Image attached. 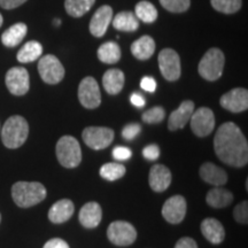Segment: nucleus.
Here are the masks:
<instances>
[{
    "label": "nucleus",
    "instance_id": "40",
    "mask_svg": "<svg viewBox=\"0 0 248 248\" xmlns=\"http://www.w3.org/2000/svg\"><path fill=\"white\" fill-rule=\"evenodd\" d=\"M43 248H70L69 245L67 244V241H64L61 238H53V239H49L46 241Z\"/></svg>",
    "mask_w": 248,
    "mask_h": 248
},
{
    "label": "nucleus",
    "instance_id": "2",
    "mask_svg": "<svg viewBox=\"0 0 248 248\" xmlns=\"http://www.w3.org/2000/svg\"><path fill=\"white\" fill-rule=\"evenodd\" d=\"M47 195L45 186L38 182H17L12 186V198L21 208H29L42 202Z\"/></svg>",
    "mask_w": 248,
    "mask_h": 248
},
{
    "label": "nucleus",
    "instance_id": "22",
    "mask_svg": "<svg viewBox=\"0 0 248 248\" xmlns=\"http://www.w3.org/2000/svg\"><path fill=\"white\" fill-rule=\"evenodd\" d=\"M124 82H125V77H124L123 71L116 69V68L115 69L107 70L104 74V77H102L104 89L106 90L107 93H109L111 95L119 94L122 91Z\"/></svg>",
    "mask_w": 248,
    "mask_h": 248
},
{
    "label": "nucleus",
    "instance_id": "43",
    "mask_svg": "<svg viewBox=\"0 0 248 248\" xmlns=\"http://www.w3.org/2000/svg\"><path fill=\"white\" fill-rule=\"evenodd\" d=\"M130 101H131V104L133 106L138 107V108H141L145 106V99L142 95L139 94V93H132L131 98H130Z\"/></svg>",
    "mask_w": 248,
    "mask_h": 248
},
{
    "label": "nucleus",
    "instance_id": "32",
    "mask_svg": "<svg viewBox=\"0 0 248 248\" xmlns=\"http://www.w3.org/2000/svg\"><path fill=\"white\" fill-rule=\"evenodd\" d=\"M214 9L224 14H233L241 8V0H210Z\"/></svg>",
    "mask_w": 248,
    "mask_h": 248
},
{
    "label": "nucleus",
    "instance_id": "35",
    "mask_svg": "<svg viewBox=\"0 0 248 248\" xmlns=\"http://www.w3.org/2000/svg\"><path fill=\"white\" fill-rule=\"evenodd\" d=\"M234 219L240 224H247L248 222V202L246 200L238 203L233 210Z\"/></svg>",
    "mask_w": 248,
    "mask_h": 248
},
{
    "label": "nucleus",
    "instance_id": "4",
    "mask_svg": "<svg viewBox=\"0 0 248 248\" xmlns=\"http://www.w3.org/2000/svg\"><path fill=\"white\" fill-rule=\"evenodd\" d=\"M57 157L64 168H76L82 162V150L78 140L73 136H63L57 142Z\"/></svg>",
    "mask_w": 248,
    "mask_h": 248
},
{
    "label": "nucleus",
    "instance_id": "34",
    "mask_svg": "<svg viewBox=\"0 0 248 248\" xmlns=\"http://www.w3.org/2000/svg\"><path fill=\"white\" fill-rule=\"evenodd\" d=\"M164 117H166V110H164L162 107L155 106L153 108H151V109L146 110L145 113H142L141 120L142 122L153 124V123L162 122Z\"/></svg>",
    "mask_w": 248,
    "mask_h": 248
},
{
    "label": "nucleus",
    "instance_id": "30",
    "mask_svg": "<svg viewBox=\"0 0 248 248\" xmlns=\"http://www.w3.org/2000/svg\"><path fill=\"white\" fill-rule=\"evenodd\" d=\"M135 15L137 16L138 20L142 21V22L153 23L157 18V9L150 1L142 0V1H139L136 5Z\"/></svg>",
    "mask_w": 248,
    "mask_h": 248
},
{
    "label": "nucleus",
    "instance_id": "38",
    "mask_svg": "<svg viewBox=\"0 0 248 248\" xmlns=\"http://www.w3.org/2000/svg\"><path fill=\"white\" fill-rule=\"evenodd\" d=\"M113 156L114 159L119 161H125L129 160L132 156V152L130 148L124 146H117L113 150Z\"/></svg>",
    "mask_w": 248,
    "mask_h": 248
},
{
    "label": "nucleus",
    "instance_id": "36",
    "mask_svg": "<svg viewBox=\"0 0 248 248\" xmlns=\"http://www.w3.org/2000/svg\"><path fill=\"white\" fill-rule=\"evenodd\" d=\"M141 131V125L138 123H129L122 130V137L125 140H132Z\"/></svg>",
    "mask_w": 248,
    "mask_h": 248
},
{
    "label": "nucleus",
    "instance_id": "19",
    "mask_svg": "<svg viewBox=\"0 0 248 248\" xmlns=\"http://www.w3.org/2000/svg\"><path fill=\"white\" fill-rule=\"evenodd\" d=\"M200 177L203 182L214 186L225 185L228 182V173L221 167L216 166L213 162H206L200 167Z\"/></svg>",
    "mask_w": 248,
    "mask_h": 248
},
{
    "label": "nucleus",
    "instance_id": "17",
    "mask_svg": "<svg viewBox=\"0 0 248 248\" xmlns=\"http://www.w3.org/2000/svg\"><path fill=\"white\" fill-rule=\"evenodd\" d=\"M148 183L154 192H164L171 184V171L163 164H154L150 170Z\"/></svg>",
    "mask_w": 248,
    "mask_h": 248
},
{
    "label": "nucleus",
    "instance_id": "27",
    "mask_svg": "<svg viewBox=\"0 0 248 248\" xmlns=\"http://www.w3.org/2000/svg\"><path fill=\"white\" fill-rule=\"evenodd\" d=\"M43 54V46L36 40H30L17 52V61L21 63H29L36 61Z\"/></svg>",
    "mask_w": 248,
    "mask_h": 248
},
{
    "label": "nucleus",
    "instance_id": "44",
    "mask_svg": "<svg viewBox=\"0 0 248 248\" xmlns=\"http://www.w3.org/2000/svg\"><path fill=\"white\" fill-rule=\"evenodd\" d=\"M2 22H4V18H2V15L0 14V27L2 26Z\"/></svg>",
    "mask_w": 248,
    "mask_h": 248
},
{
    "label": "nucleus",
    "instance_id": "29",
    "mask_svg": "<svg viewBox=\"0 0 248 248\" xmlns=\"http://www.w3.org/2000/svg\"><path fill=\"white\" fill-rule=\"evenodd\" d=\"M94 2L95 0H66L64 7L70 16L80 17L88 13L94 5Z\"/></svg>",
    "mask_w": 248,
    "mask_h": 248
},
{
    "label": "nucleus",
    "instance_id": "6",
    "mask_svg": "<svg viewBox=\"0 0 248 248\" xmlns=\"http://www.w3.org/2000/svg\"><path fill=\"white\" fill-rule=\"evenodd\" d=\"M107 237L110 243L116 246H130L137 239V231L131 223L115 221L108 226Z\"/></svg>",
    "mask_w": 248,
    "mask_h": 248
},
{
    "label": "nucleus",
    "instance_id": "7",
    "mask_svg": "<svg viewBox=\"0 0 248 248\" xmlns=\"http://www.w3.org/2000/svg\"><path fill=\"white\" fill-rule=\"evenodd\" d=\"M38 71L42 79L47 84H58L64 77V68L55 55L47 54L39 59Z\"/></svg>",
    "mask_w": 248,
    "mask_h": 248
},
{
    "label": "nucleus",
    "instance_id": "39",
    "mask_svg": "<svg viewBox=\"0 0 248 248\" xmlns=\"http://www.w3.org/2000/svg\"><path fill=\"white\" fill-rule=\"evenodd\" d=\"M140 86L142 90H145V91L154 92L155 90H156V82H155L153 77L146 76L140 80Z\"/></svg>",
    "mask_w": 248,
    "mask_h": 248
},
{
    "label": "nucleus",
    "instance_id": "46",
    "mask_svg": "<svg viewBox=\"0 0 248 248\" xmlns=\"http://www.w3.org/2000/svg\"><path fill=\"white\" fill-rule=\"evenodd\" d=\"M0 222H1V215H0Z\"/></svg>",
    "mask_w": 248,
    "mask_h": 248
},
{
    "label": "nucleus",
    "instance_id": "26",
    "mask_svg": "<svg viewBox=\"0 0 248 248\" xmlns=\"http://www.w3.org/2000/svg\"><path fill=\"white\" fill-rule=\"evenodd\" d=\"M113 27L120 31L132 32L139 28V20L132 12H121L111 20Z\"/></svg>",
    "mask_w": 248,
    "mask_h": 248
},
{
    "label": "nucleus",
    "instance_id": "31",
    "mask_svg": "<svg viewBox=\"0 0 248 248\" xmlns=\"http://www.w3.org/2000/svg\"><path fill=\"white\" fill-rule=\"evenodd\" d=\"M126 169L122 164L116 162L105 163L100 168V176L104 179L109 182L117 181V179L122 178L125 175Z\"/></svg>",
    "mask_w": 248,
    "mask_h": 248
},
{
    "label": "nucleus",
    "instance_id": "15",
    "mask_svg": "<svg viewBox=\"0 0 248 248\" xmlns=\"http://www.w3.org/2000/svg\"><path fill=\"white\" fill-rule=\"evenodd\" d=\"M113 20V9L110 6L104 5L97 9L90 22V32L100 38L106 33L108 26Z\"/></svg>",
    "mask_w": 248,
    "mask_h": 248
},
{
    "label": "nucleus",
    "instance_id": "28",
    "mask_svg": "<svg viewBox=\"0 0 248 248\" xmlns=\"http://www.w3.org/2000/svg\"><path fill=\"white\" fill-rule=\"evenodd\" d=\"M121 48L115 42H107L102 44L98 49L99 60L104 63L113 64L120 61L121 59Z\"/></svg>",
    "mask_w": 248,
    "mask_h": 248
},
{
    "label": "nucleus",
    "instance_id": "21",
    "mask_svg": "<svg viewBox=\"0 0 248 248\" xmlns=\"http://www.w3.org/2000/svg\"><path fill=\"white\" fill-rule=\"evenodd\" d=\"M75 212L74 202L69 199H61L53 203L48 210V219L55 224L67 222Z\"/></svg>",
    "mask_w": 248,
    "mask_h": 248
},
{
    "label": "nucleus",
    "instance_id": "1",
    "mask_svg": "<svg viewBox=\"0 0 248 248\" xmlns=\"http://www.w3.org/2000/svg\"><path fill=\"white\" fill-rule=\"evenodd\" d=\"M214 150L225 164L241 168L248 163V142L239 126L225 122L219 126L214 138Z\"/></svg>",
    "mask_w": 248,
    "mask_h": 248
},
{
    "label": "nucleus",
    "instance_id": "3",
    "mask_svg": "<svg viewBox=\"0 0 248 248\" xmlns=\"http://www.w3.org/2000/svg\"><path fill=\"white\" fill-rule=\"evenodd\" d=\"M0 132H1L2 144L7 148L15 150L26 142L29 136V124L24 117L14 115L6 121Z\"/></svg>",
    "mask_w": 248,
    "mask_h": 248
},
{
    "label": "nucleus",
    "instance_id": "13",
    "mask_svg": "<svg viewBox=\"0 0 248 248\" xmlns=\"http://www.w3.org/2000/svg\"><path fill=\"white\" fill-rule=\"evenodd\" d=\"M187 202L183 195H173L166 201L162 207V216L170 224H178L185 218Z\"/></svg>",
    "mask_w": 248,
    "mask_h": 248
},
{
    "label": "nucleus",
    "instance_id": "9",
    "mask_svg": "<svg viewBox=\"0 0 248 248\" xmlns=\"http://www.w3.org/2000/svg\"><path fill=\"white\" fill-rule=\"evenodd\" d=\"M159 68L162 76L169 82H175L181 77V59L175 49L163 48L160 52Z\"/></svg>",
    "mask_w": 248,
    "mask_h": 248
},
{
    "label": "nucleus",
    "instance_id": "41",
    "mask_svg": "<svg viewBox=\"0 0 248 248\" xmlns=\"http://www.w3.org/2000/svg\"><path fill=\"white\" fill-rule=\"evenodd\" d=\"M175 248H198V245L192 238L183 237L176 243Z\"/></svg>",
    "mask_w": 248,
    "mask_h": 248
},
{
    "label": "nucleus",
    "instance_id": "16",
    "mask_svg": "<svg viewBox=\"0 0 248 248\" xmlns=\"http://www.w3.org/2000/svg\"><path fill=\"white\" fill-rule=\"evenodd\" d=\"M194 111V102L192 100L183 101L177 109L170 114L168 120V129L170 131H177L183 129L190 122V119Z\"/></svg>",
    "mask_w": 248,
    "mask_h": 248
},
{
    "label": "nucleus",
    "instance_id": "12",
    "mask_svg": "<svg viewBox=\"0 0 248 248\" xmlns=\"http://www.w3.org/2000/svg\"><path fill=\"white\" fill-rule=\"evenodd\" d=\"M6 86L14 95H24L30 89L29 73L23 67H13L6 74Z\"/></svg>",
    "mask_w": 248,
    "mask_h": 248
},
{
    "label": "nucleus",
    "instance_id": "33",
    "mask_svg": "<svg viewBox=\"0 0 248 248\" xmlns=\"http://www.w3.org/2000/svg\"><path fill=\"white\" fill-rule=\"evenodd\" d=\"M160 2L171 13H184L191 5V0H160Z\"/></svg>",
    "mask_w": 248,
    "mask_h": 248
},
{
    "label": "nucleus",
    "instance_id": "45",
    "mask_svg": "<svg viewBox=\"0 0 248 248\" xmlns=\"http://www.w3.org/2000/svg\"><path fill=\"white\" fill-rule=\"evenodd\" d=\"M55 26H59V24H61V21H59V20H55Z\"/></svg>",
    "mask_w": 248,
    "mask_h": 248
},
{
    "label": "nucleus",
    "instance_id": "5",
    "mask_svg": "<svg viewBox=\"0 0 248 248\" xmlns=\"http://www.w3.org/2000/svg\"><path fill=\"white\" fill-rule=\"evenodd\" d=\"M224 64V53L219 48L213 47L204 53L202 59L200 60L198 70H199L200 76L202 78L209 80V82H214L222 76Z\"/></svg>",
    "mask_w": 248,
    "mask_h": 248
},
{
    "label": "nucleus",
    "instance_id": "37",
    "mask_svg": "<svg viewBox=\"0 0 248 248\" xmlns=\"http://www.w3.org/2000/svg\"><path fill=\"white\" fill-rule=\"evenodd\" d=\"M142 156L150 161L157 160L160 156V147L155 144L147 145V146L142 150Z\"/></svg>",
    "mask_w": 248,
    "mask_h": 248
},
{
    "label": "nucleus",
    "instance_id": "14",
    "mask_svg": "<svg viewBox=\"0 0 248 248\" xmlns=\"http://www.w3.org/2000/svg\"><path fill=\"white\" fill-rule=\"evenodd\" d=\"M221 106L231 113H241L248 108V91L246 89L237 88L223 94L219 100Z\"/></svg>",
    "mask_w": 248,
    "mask_h": 248
},
{
    "label": "nucleus",
    "instance_id": "20",
    "mask_svg": "<svg viewBox=\"0 0 248 248\" xmlns=\"http://www.w3.org/2000/svg\"><path fill=\"white\" fill-rule=\"evenodd\" d=\"M201 232L203 237L213 245H219L225 239V230L222 223L216 218H204L201 223Z\"/></svg>",
    "mask_w": 248,
    "mask_h": 248
},
{
    "label": "nucleus",
    "instance_id": "8",
    "mask_svg": "<svg viewBox=\"0 0 248 248\" xmlns=\"http://www.w3.org/2000/svg\"><path fill=\"white\" fill-rule=\"evenodd\" d=\"M82 138L86 146L95 151L105 150L114 140V131L106 126H88L83 130Z\"/></svg>",
    "mask_w": 248,
    "mask_h": 248
},
{
    "label": "nucleus",
    "instance_id": "25",
    "mask_svg": "<svg viewBox=\"0 0 248 248\" xmlns=\"http://www.w3.org/2000/svg\"><path fill=\"white\" fill-rule=\"evenodd\" d=\"M28 28L24 23H15L14 26L9 27L7 30L2 33L1 43L6 47H15L21 44L24 37L27 35Z\"/></svg>",
    "mask_w": 248,
    "mask_h": 248
},
{
    "label": "nucleus",
    "instance_id": "10",
    "mask_svg": "<svg viewBox=\"0 0 248 248\" xmlns=\"http://www.w3.org/2000/svg\"><path fill=\"white\" fill-rule=\"evenodd\" d=\"M192 131L198 137H207L215 128V115L213 110L207 107H200L194 110L190 119Z\"/></svg>",
    "mask_w": 248,
    "mask_h": 248
},
{
    "label": "nucleus",
    "instance_id": "24",
    "mask_svg": "<svg viewBox=\"0 0 248 248\" xmlns=\"http://www.w3.org/2000/svg\"><path fill=\"white\" fill-rule=\"evenodd\" d=\"M155 51V42L150 36H142L132 43L131 53L138 60H148Z\"/></svg>",
    "mask_w": 248,
    "mask_h": 248
},
{
    "label": "nucleus",
    "instance_id": "11",
    "mask_svg": "<svg viewBox=\"0 0 248 248\" xmlns=\"http://www.w3.org/2000/svg\"><path fill=\"white\" fill-rule=\"evenodd\" d=\"M78 100L88 109L98 108L101 104V93L99 85L93 77L88 76L82 79L78 86Z\"/></svg>",
    "mask_w": 248,
    "mask_h": 248
},
{
    "label": "nucleus",
    "instance_id": "18",
    "mask_svg": "<svg viewBox=\"0 0 248 248\" xmlns=\"http://www.w3.org/2000/svg\"><path fill=\"white\" fill-rule=\"evenodd\" d=\"M102 209L98 202H88L82 207L78 214L79 223L86 229H94L100 224Z\"/></svg>",
    "mask_w": 248,
    "mask_h": 248
},
{
    "label": "nucleus",
    "instance_id": "42",
    "mask_svg": "<svg viewBox=\"0 0 248 248\" xmlns=\"http://www.w3.org/2000/svg\"><path fill=\"white\" fill-rule=\"evenodd\" d=\"M26 1L27 0H0V6L4 9H14Z\"/></svg>",
    "mask_w": 248,
    "mask_h": 248
},
{
    "label": "nucleus",
    "instance_id": "23",
    "mask_svg": "<svg viewBox=\"0 0 248 248\" xmlns=\"http://www.w3.org/2000/svg\"><path fill=\"white\" fill-rule=\"evenodd\" d=\"M233 201V194L226 188L214 187L206 195V202L213 208H224Z\"/></svg>",
    "mask_w": 248,
    "mask_h": 248
}]
</instances>
